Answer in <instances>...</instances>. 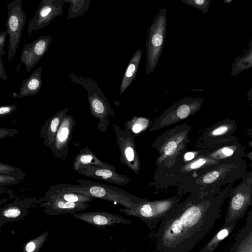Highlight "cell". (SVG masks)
<instances>
[{
    "mask_svg": "<svg viewBox=\"0 0 252 252\" xmlns=\"http://www.w3.org/2000/svg\"><path fill=\"white\" fill-rule=\"evenodd\" d=\"M233 184L218 193L190 194L177 203L159 222L153 237L160 252H189L209 233L221 214Z\"/></svg>",
    "mask_w": 252,
    "mask_h": 252,
    "instance_id": "obj_1",
    "label": "cell"
},
{
    "mask_svg": "<svg viewBox=\"0 0 252 252\" xmlns=\"http://www.w3.org/2000/svg\"><path fill=\"white\" fill-rule=\"evenodd\" d=\"M246 170L247 164L243 158L234 162L219 163L183 180L177 186V194H217L223 186L241 179Z\"/></svg>",
    "mask_w": 252,
    "mask_h": 252,
    "instance_id": "obj_2",
    "label": "cell"
},
{
    "mask_svg": "<svg viewBox=\"0 0 252 252\" xmlns=\"http://www.w3.org/2000/svg\"><path fill=\"white\" fill-rule=\"evenodd\" d=\"M190 130L191 126L184 123L166 130L155 139L152 147L158 154L155 161L156 170L169 167L187 150Z\"/></svg>",
    "mask_w": 252,
    "mask_h": 252,
    "instance_id": "obj_3",
    "label": "cell"
},
{
    "mask_svg": "<svg viewBox=\"0 0 252 252\" xmlns=\"http://www.w3.org/2000/svg\"><path fill=\"white\" fill-rule=\"evenodd\" d=\"M207 152L206 150L204 153L188 162L172 165L166 169L155 170L149 185L157 191L166 190L177 186L183 180L198 171L221 163L206 156Z\"/></svg>",
    "mask_w": 252,
    "mask_h": 252,
    "instance_id": "obj_4",
    "label": "cell"
},
{
    "mask_svg": "<svg viewBox=\"0 0 252 252\" xmlns=\"http://www.w3.org/2000/svg\"><path fill=\"white\" fill-rule=\"evenodd\" d=\"M76 180L78 185L65 183L59 185L68 190L116 202L124 208L130 209H134L144 199L114 186L87 180Z\"/></svg>",
    "mask_w": 252,
    "mask_h": 252,
    "instance_id": "obj_5",
    "label": "cell"
},
{
    "mask_svg": "<svg viewBox=\"0 0 252 252\" xmlns=\"http://www.w3.org/2000/svg\"><path fill=\"white\" fill-rule=\"evenodd\" d=\"M70 82L83 87L87 91L91 115L97 119V128L101 132H106L110 124L109 117H115L110 104L98 87L96 81L88 77H82L74 73L69 72Z\"/></svg>",
    "mask_w": 252,
    "mask_h": 252,
    "instance_id": "obj_6",
    "label": "cell"
},
{
    "mask_svg": "<svg viewBox=\"0 0 252 252\" xmlns=\"http://www.w3.org/2000/svg\"><path fill=\"white\" fill-rule=\"evenodd\" d=\"M183 195L176 194L166 199L149 200L144 198L133 209L124 208L118 211L126 216L136 217L147 225L151 236H153L158 224L171 209L179 201Z\"/></svg>",
    "mask_w": 252,
    "mask_h": 252,
    "instance_id": "obj_7",
    "label": "cell"
},
{
    "mask_svg": "<svg viewBox=\"0 0 252 252\" xmlns=\"http://www.w3.org/2000/svg\"><path fill=\"white\" fill-rule=\"evenodd\" d=\"M167 27L166 8H161L147 30L146 72L151 74L158 63L165 42Z\"/></svg>",
    "mask_w": 252,
    "mask_h": 252,
    "instance_id": "obj_8",
    "label": "cell"
},
{
    "mask_svg": "<svg viewBox=\"0 0 252 252\" xmlns=\"http://www.w3.org/2000/svg\"><path fill=\"white\" fill-rule=\"evenodd\" d=\"M241 179V182L232 187L229 191V202L224 224L236 222L243 217L252 204V170H246Z\"/></svg>",
    "mask_w": 252,
    "mask_h": 252,
    "instance_id": "obj_9",
    "label": "cell"
},
{
    "mask_svg": "<svg viewBox=\"0 0 252 252\" xmlns=\"http://www.w3.org/2000/svg\"><path fill=\"white\" fill-rule=\"evenodd\" d=\"M204 97H185L164 110L153 123L150 132L159 130L195 115L201 109Z\"/></svg>",
    "mask_w": 252,
    "mask_h": 252,
    "instance_id": "obj_10",
    "label": "cell"
},
{
    "mask_svg": "<svg viewBox=\"0 0 252 252\" xmlns=\"http://www.w3.org/2000/svg\"><path fill=\"white\" fill-rule=\"evenodd\" d=\"M238 128L235 120L225 119L205 129L199 136L196 146L199 149L211 150L238 141L233 135Z\"/></svg>",
    "mask_w": 252,
    "mask_h": 252,
    "instance_id": "obj_11",
    "label": "cell"
},
{
    "mask_svg": "<svg viewBox=\"0 0 252 252\" xmlns=\"http://www.w3.org/2000/svg\"><path fill=\"white\" fill-rule=\"evenodd\" d=\"M7 21L4 24L9 35L8 61L14 57L21 40L26 23V15L22 8L21 0H13L7 4Z\"/></svg>",
    "mask_w": 252,
    "mask_h": 252,
    "instance_id": "obj_12",
    "label": "cell"
},
{
    "mask_svg": "<svg viewBox=\"0 0 252 252\" xmlns=\"http://www.w3.org/2000/svg\"><path fill=\"white\" fill-rule=\"evenodd\" d=\"M125 127V130H123L117 124L113 125L120 152V163L138 174L140 170V162L136 150L135 137L127 127Z\"/></svg>",
    "mask_w": 252,
    "mask_h": 252,
    "instance_id": "obj_13",
    "label": "cell"
},
{
    "mask_svg": "<svg viewBox=\"0 0 252 252\" xmlns=\"http://www.w3.org/2000/svg\"><path fill=\"white\" fill-rule=\"evenodd\" d=\"M63 0H54L43 2L41 1L35 15L29 22L27 34L29 37L34 31L44 28L51 23L54 19L63 14Z\"/></svg>",
    "mask_w": 252,
    "mask_h": 252,
    "instance_id": "obj_14",
    "label": "cell"
},
{
    "mask_svg": "<svg viewBox=\"0 0 252 252\" xmlns=\"http://www.w3.org/2000/svg\"><path fill=\"white\" fill-rule=\"evenodd\" d=\"M76 122L73 117L67 114L63 117L56 134L55 140L49 148L57 158L66 159L72 133Z\"/></svg>",
    "mask_w": 252,
    "mask_h": 252,
    "instance_id": "obj_15",
    "label": "cell"
},
{
    "mask_svg": "<svg viewBox=\"0 0 252 252\" xmlns=\"http://www.w3.org/2000/svg\"><path fill=\"white\" fill-rule=\"evenodd\" d=\"M52 41V37L50 35H42L30 44H25L19 66L23 63L25 65L27 72H29L47 51Z\"/></svg>",
    "mask_w": 252,
    "mask_h": 252,
    "instance_id": "obj_16",
    "label": "cell"
},
{
    "mask_svg": "<svg viewBox=\"0 0 252 252\" xmlns=\"http://www.w3.org/2000/svg\"><path fill=\"white\" fill-rule=\"evenodd\" d=\"M36 204L38 199L35 197L15 199L0 208V218L6 223L23 220Z\"/></svg>",
    "mask_w": 252,
    "mask_h": 252,
    "instance_id": "obj_17",
    "label": "cell"
},
{
    "mask_svg": "<svg viewBox=\"0 0 252 252\" xmlns=\"http://www.w3.org/2000/svg\"><path fill=\"white\" fill-rule=\"evenodd\" d=\"M73 218L98 228H104L116 224H129L131 221L123 216L105 212H90L75 213Z\"/></svg>",
    "mask_w": 252,
    "mask_h": 252,
    "instance_id": "obj_18",
    "label": "cell"
},
{
    "mask_svg": "<svg viewBox=\"0 0 252 252\" xmlns=\"http://www.w3.org/2000/svg\"><path fill=\"white\" fill-rule=\"evenodd\" d=\"M76 172L91 178L121 186H126L131 180L126 176L119 174L116 170L91 165L82 166Z\"/></svg>",
    "mask_w": 252,
    "mask_h": 252,
    "instance_id": "obj_19",
    "label": "cell"
},
{
    "mask_svg": "<svg viewBox=\"0 0 252 252\" xmlns=\"http://www.w3.org/2000/svg\"><path fill=\"white\" fill-rule=\"evenodd\" d=\"M38 204L43 208V212L50 216L71 214L83 211L89 207L87 203L70 202L62 199L54 198L46 200L38 199Z\"/></svg>",
    "mask_w": 252,
    "mask_h": 252,
    "instance_id": "obj_20",
    "label": "cell"
},
{
    "mask_svg": "<svg viewBox=\"0 0 252 252\" xmlns=\"http://www.w3.org/2000/svg\"><path fill=\"white\" fill-rule=\"evenodd\" d=\"M245 147L238 141L208 150L206 155L220 162H234L243 159Z\"/></svg>",
    "mask_w": 252,
    "mask_h": 252,
    "instance_id": "obj_21",
    "label": "cell"
},
{
    "mask_svg": "<svg viewBox=\"0 0 252 252\" xmlns=\"http://www.w3.org/2000/svg\"><path fill=\"white\" fill-rule=\"evenodd\" d=\"M57 198L70 202L88 203L95 198L89 195L84 194L68 190L59 184L52 185L48 188L44 197L40 200Z\"/></svg>",
    "mask_w": 252,
    "mask_h": 252,
    "instance_id": "obj_22",
    "label": "cell"
},
{
    "mask_svg": "<svg viewBox=\"0 0 252 252\" xmlns=\"http://www.w3.org/2000/svg\"><path fill=\"white\" fill-rule=\"evenodd\" d=\"M68 110L69 109L66 108L59 111L47 119L41 126L40 135L44 144L48 148L53 144L60 125Z\"/></svg>",
    "mask_w": 252,
    "mask_h": 252,
    "instance_id": "obj_23",
    "label": "cell"
},
{
    "mask_svg": "<svg viewBox=\"0 0 252 252\" xmlns=\"http://www.w3.org/2000/svg\"><path fill=\"white\" fill-rule=\"evenodd\" d=\"M230 252H252V212L250 211L245 225L237 236Z\"/></svg>",
    "mask_w": 252,
    "mask_h": 252,
    "instance_id": "obj_24",
    "label": "cell"
},
{
    "mask_svg": "<svg viewBox=\"0 0 252 252\" xmlns=\"http://www.w3.org/2000/svg\"><path fill=\"white\" fill-rule=\"evenodd\" d=\"M88 165L116 169L113 165L100 160L89 148L85 147L75 156L73 162V169L76 172L81 167Z\"/></svg>",
    "mask_w": 252,
    "mask_h": 252,
    "instance_id": "obj_25",
    "label": "cell"
},
{
    "mask_svg": "<svg viewBox=\"0 0 252 252\" xmlns=\"http://www.w3.org/2000/svg\"><path fill=\"white\" fill-rule=\"evenodd\" d=\"M42 66L36 68L32 74L22 82L16 97L22 98L37 94L40 92L42 84Z\"/></svg>",
    "mask_w": 252,
    "mask_h": 252,
    "instance_id": "obj_26",
    "label": "cell"
},
{
    "mask_svg": "<svg viewBox=\"0 0 252 252\" xmlns=\"http://www.w3.org/2000/svg\"><path fill=\"white\" fill-rule=\"evenodd\" d=\"M143 54L142 49L137 50L131 58L123 75L119 94L121 95L130 85L136 76Z\"/></svg>",
    "mask_w": 252,
    "mask_h": 252,
    "instance_id": "obj_27",
    "label": "cell"
},
{
    "mask_svg": "<svg viewBox=\"0 0 252 252\" xmlns=\"http://www.w3.org/2000/svg\"><path fill=\"white\" fill-rule=\"evenodd\" d=\"M236 226V222L223 224L220 229L199 250V252H212L214 251L220 242L233 231Z\"/></svg>",
    "mask_w": 252,
    "mask_h": 252,
    "instance_id": "obj_28",
    "label": "cell"
},
{
    "mask_svg": "<svg viewBox=\"0 0 252 252\" xmlns=\"http://www.w3.org/2000/svg\"><path fill=\"white\" fill-rule=\"evenodd\" d=\"M69 3L67 20L83 16L89 9L91 0H64Z\"/></svg>",
    "mask_w": 252,
    "mask_h": 252,
    "instance_id": "obj_29",
    "label": "cell"
},
{
    "mask_svg": "<svg viewBox=\"0 0 252 252\" xmlns=\"http://www.w3.org/2000/svg\"><path fill=\"white\" fill-rule=\"evenodd\" d=\"M153 121L147 118L134 116L131 120L126 121L124 126L133 134H138L145 131L152 125Z\"/></svg>",
    "mask_w": 252,
    "mask_h": 252,
    "instance_id": "obj_30",
    "label": "cell"
},
{
    "mask_svg": "<svg viewBox=\"0 0 252 252\" xmlns=\"http://www.w3.org/2000/svg\"><path fill=\"white\" fill-rule=\"evenodd\" d=\"M252 44L250 41V47L245 54L238 56L236 59L232 68V74L236 75L244 69H248L252 66Z\"/></svg>",
    "mask_w": 252,
    "mask_h": 252,
    "instance_id": "obj_31",
    "label": "cell"
},
{
    "mask_svg": "<svg viewBox=\"0 0 252 252\" xmlns=\"http://www.w3.org/2000/svg\"><path fill=\"white\" fill-rule=\"evenodd\" d=\"M48 235L49 232L46 231L35 238L27 241L23 245V252H39L44 245Z\"/></svg>",
    "mask_w": 252,
    "mask_h": 252,
    "instance_id": "obj_32",
    "label": "cell"
},
{
    "mask_svg": "<svg viewBox=\"0 0 252 252\" xmlns=\"http://www.w3.org/2000/svg\"><path fill=\"white\" fill-rule=\"evenodd\" d=\"M25 173H0V187L18 184L25 178Z\"/></svg>",
    "mask_w": 252,
    "mask_h": 252,
    "instance_id": "obj_33",
    "label": "cell"
},
{
    "mask_svg": "<svg viewBox=\"0 0 252 252\" xmlns=\"http://www.w3.org/2000/svg\"><path fill=\"white\" fill-rule=\"evenodd\" d=\"M181 2L194 7L204 13L208 12L210 5V0H181Z\"/></svg>",
    "mask_w": 252,
    "mask_h": 252,
    "instance_id": "obj_34",
    "label": "cell"
},
{
    "mask_svg": "<svg viewBox=\"0 0 252 252\" xmlns=\"http://www.w3.org/2000/svg\"><path fill=\"white\" fill-rule=\"evenodd\" d=\"M23 172L24 171L19 168L0 162V173H20Z\"/></svg>",
    "mask_w": 252,
    "mask_h": 252,
    "instance_id": "obj_35",
    "label": "cell"
},
{
    "mask_svg": "<svg viewBox=\"0 0 252 252\" xmlns=\"http://www.w3.org/2000/svg\"><path fill=\"white\" fill-rule=\"evenodd\" d=\"M17 109L15 104H6L0 105V118L8 116L12 114Z\"/></svg>",
    "mask_w": 252,
    "mask_h": 252,
    "instance_id": "obj_36",
    "label": "cell"
},
{
    "mask_svg": "<svg viewBox=\"0 0 252 252\" xmlns=\"http://www.w3.org/2000/svg\"><path fill=\"white\" fill-rule=\"evenodd\" d=\"M18 132V131L14 128L0 127V139L8 137H13Z\"/></svg>",
    "mask_w": 252,
    "mask_h": 252,
    "instance_id": "obj_37",
    "label": "cell"
},
{
    "mask_svg": "<svg viewBox=\"0 0 252 252\" xmlns=\"http://www.w3.org/2000/svg\"><path fill=\"white\" fill-rule=\"evenodd\" d=\"M7 34V33L5 31L0 32V60H1L2 56L4 54V48Z\"/></svg>",
    "mask_w": 252,
    "mask_h": 252,
    "instance_id": "obj_38",
    "label": "cell"
},
{
    "mask_svg": "<svg viewBox=\"0 0 252 252\" xmlns=\"http://www.w3.org/2000/svg\"><path fill=\"white\" fill-rule=\"evenodd\" d=\"M0 78L4 81L6 80L7 79L1 60H0Z\"/></svg>",
    "mask_w": 252,
    "mask_h": 252,
    "instance_id": "obj_39",
    "label": "cell"
},
{
    "mask_svg": "<svg viewBox=\"0 0 252 252\" xmlns=\"http://www.w3.org/2000/svg\"><path fill=\"white\" fill-rule=\"evenodd\" d=\"M4 224H6V223L0 218V232L2 231L1 227Z\"/></svg>",
    "mask_w": 252,
    "mask_h": 252,
    "instance_id": "obj_40",
    "label": "cell"
},
{
    "mask_svg": "<svg viewBox=\"0 0 252 252\" xmlns=\"http://www.w3.org/2000/svg\"><path fill=\"white\" fill-rule=\"evenodd\" d=\"M5 190V188H3L2 187H0V194H2Z\"/></svg>",
    "mask_w": 252,
    "mask_h": 252,
    "instance_id": "obj_41",
    "label": "cell"
},
{
    "mask_svg": "<svg viewBox=\"0 0 252 252\" xmlns=\"http://www.w3.org/2000/svg\"><path fill=\"white\" fill-rule=\"evenodd\" d=\"M233 0H223V2L225 4H228L232 2Z\"/></svg>",
    "mask_w": 252,
    "mask_h": 252,
    "instance_id": "obj_42",
    "label": "cell"
},
{
    "mask_svg": "<svg viewBox=\"0 0 252 252\" xmlns=\"http://www.w3.org/2000/svg\"><path fill=\"white\" fill-rule=\"evenodd\" d=\"M54 0L60 1V0H41V1L45 2L52 1H54Z\"/></svg>",
    "mask_w": 252,
    "mask_h": 252,
    "instance_id": "obj_43",
    "label": "cell"
}]
</instances>
